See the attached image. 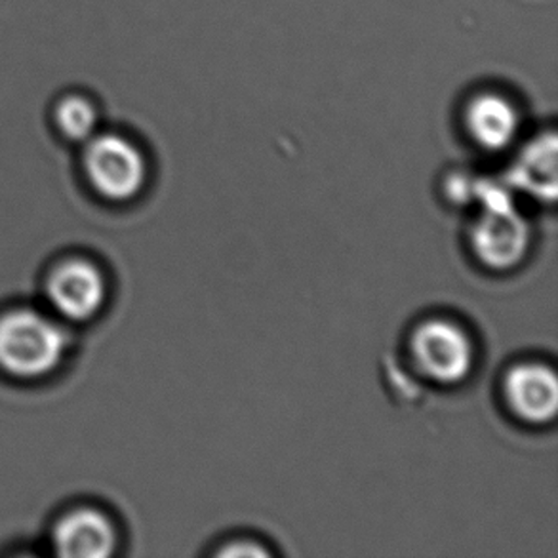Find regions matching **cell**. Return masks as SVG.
<instances>
[{"mask_svg": "<svg viewBox=\"0 0 558 558\" xmlns=\"http://www.w3.org/2000/svg\"><path fill=\"white\" fill-rule=\"evenodd\" d=\"M84 170L92 187L114 203L134 198L147 180L142 151L129 140L114 134H101L88 140Z\"/></svg>", "mask_w": 558, "mask_h": 558, "instance_id": "cell-2", "label": "cell"}, {"mask_svg": "<svg viewBox=\"0 0 558 558\" xmlns=\"http://www.w3.org/2000/svg\"><path fill=\"white\" fill-rule=\"evenodd\" d=\"M53 547L65 558L111 557L117 547L113 522L96 509H75L56 524Z\"/></svg>", "mask_w": 558, "mask_h": 558, "instance_id": "cell-6", "label": "cell"}, {"mask_svg": "<svg viewBox=\"0 0 558 558\" xmlns=\"http://www.w3.org/2000/svg\"><path fill=\"white\" fill-rule=\"evenodd\" d=\"M517 185L532 195L553 201L557 195V140L555 134L537 137L521 153L511 172Z\"/></svg>", "mask_w": 558, "mask_h": 558, "instance_id": "cell-9", "label": "cell"}, {"mask_svg": "<svg viewBox=\"0 0 558 558\" xmlns=\"http://www.w3.org/2000/svg\"><path fill=\"white\" fill-rule=\"evenodd\" d=\"M415 363L438 384H460L473 366V343L460 326L448 320H429L412 338Z\"/></svg>", "mask_w": 558, "mask_h": 558, "instance_id": "cell-3", "label": "cell"}, {"mask_svg": "<svg viewBox=\"0 0 558 558\" xmlns=\"http://www.w3.org/2000/svg\"><path fill=\"white\" fill-rule=\"evenodd\" d=\"M506 395L517 415L526 422L547 423L557 414V376L544 364H519L509 372Z\"/></svg>", "mask_w": 558, "mask_h": 558, "instance_id": "cell-8", "label": "cell"}, {"mask_svg": "<svg viewBox=\"0 0 558 558\" xmlns=\"http://www.w3.org/2000/svg\"><path fill=\"white\" fill-rule=\"evenodd\" d=\"M530 246V227L513 204L484 208L473 229L476 256L490 269L506 271L522 262Z\"/></svg>", "mask_w": 558, "mask_h": 558, "instance_id": "cell-5", "label": "cell"}, {"mask_svg": "<svg viewBox=\"0 0 558 558\" xmlns=\"http://www.w3.org/2000/svg\"><path fill=\"white\" fill-rule=\"evenodd\" d=\"M218 555L219 557H265L267 549L252 544V542H241V544H233L227 549H221Z\"/></svg>", "mask_w": 558, "mask_h": 558, "instance_id": "cell-11", "label": "cell"}, {"mask_svg": "<svg viewBox=\"0 0 558 558\" xmlns=\"http://www.w3.org/2000/svg\"><path fill=\"white\" fill-rule=\"evenodd\" d=\"M469 136L488 151H504L521 129V114L513 101L498 92H483L465 107Z\"/></svg>", "mask_w": 558, "mask_h": 558, "instance_id": "cell-7", "label": "cell"}, {"mask_svg": "<svg viewBox=\"0 0 558 558\" xmlns=\"http://www.w3.org/2000/svg\"><path fill=\"white\" fill-rule=\"evenodd\" d=\"M56 124L61 134L71 142H88L94 137L98 114L88 99L68 96L56 107Z\"/></svg>", "mask_w": 558, "mask_h": 558, "instance_id": "cell-10", "label": "cell"}, {"mask_svg": "<svg viewBox=\"0 0 558 558\" xmlns=\"http://www.w3.org/2000/svg\"><path fill=\"white\" fill-rule=\"evenodd\" d=\"M46 294L61 317L84 323L98 315L106 303V279L96 265L71 259L58 265L46 282Z\"/></svg>", "mask_w": 558, "mask_h": 558, "instance_id": "cell-4", "label": "cell"}, {"mask_svg": "<svg viewBox=\"0 0 558 558\" xmlns=\"http://www.w3.org/2000/svg\"><path fill=\"white\" fill-rule=\"evenodd\" d=\"M69 348L65 328L45 313L14 310L0 317V371L8 376H48L60 368Z\"/></svg>", "mask_w": 558, "mask_h": 558, "instance_id": "cell-1", "label": "cell"}]
</instances>
